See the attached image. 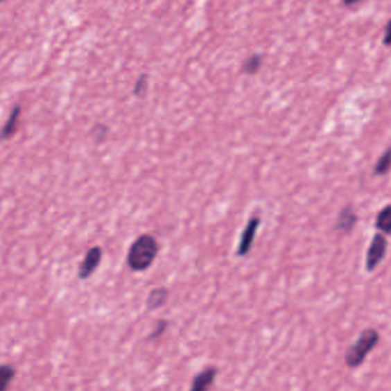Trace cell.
I'll return each mask as SVG.
<instances>
[{"label":"cell","mask_w":391,"mask_h":391,"mask_svg":"<svg viewBox=\"0 0 391 391\" xmlns=\"http://www.w3.org/2000/svg\"><path fill=\"white\" fill-rule=\"evenodd\" d=\"M3 1H5V0H0V3H3Z\"/></svg>","instance_id":"19"},{"label":"cell","mask_w":391,"mask_h":391,"mask_svg":"<svg viewBox=\"0 0 391 391\" xmlns=\"http://www.w3.org/2000/svg\"><path fill=\"white\" fill-rule=\"evenodd\" d=\"M21 116H22V105H15L10 110V116L7 118L6 123L0 128V141L10 140L19 133L21 125Z\"/></svg>","instance_id":"8"},{"label":"cell","mask_w":391,"mask_h":391,"mask_svg":"<svg viewBox=\"0 0 391 391\" xmlns=\"http://www.w3.org/2000/svg\"><path fill=\"white\" fill-rule=\"evenodd\" d=\"M170 325V322L166 320H157L156 325H155V329H153V332L148 336V341H156V340H159L162 336H164V333L166 332L167 327Z\"/></svg>","instance_id":"14"},{"label":"cell","mask_w":391,"mask_h":391,"mask_svg":"<svg viewBox=\"0 0 391 391\" xmlns=\"http://www.w3.org/2000/svg\"><path fill=\"white\" fill-rule=\"evenodd\" d=\"M262 63H263V56L261 54H253L245 61L241 71L246 75H255L262 67Z\"/></svg>","instance_id":"13"},{"label":"cell","mask_w":391,"mask_h":391,"mask_svg":"<svg viewBox=\"0 0 391 391\" xmlns=\"http://www.w3.org/2000/svg\"><path fill=\"white\" fill-rule=\"evenodd\" d=\"M108 134V128L103 124L95 125L94 128L92 130V135L94 137L95 141L105 140Z\"/></svg>","instance_id":"16"},{"label":"cell","mask_w":391,"mask_h":391,"mask_svg":"<svg viewBox=\"0 0 391 391\" xmlns=\"http://www.w3.org/2000/svg\"><path fill=\"white\" fill-rule=\"evenodd\" d=\"M159 253V244L150 234L139 236L130 245L128 264L130 270L144 271L153 266Z\"/></svg>","instance_id":"1"},{"label":"cell","mask_w":391,"mask_h":391,"mask_svg":"<svg viewBox=\"0 0 391 391\" xmlns=\"http://www.w3.org/2000/svg\"><path fill=\"white\" fill-rule=\"evenodd\" d=\"M17 374V370L10 364L0 365V391H7L10 389L12 382Z\"/></svg>","instance_id":"12"},{"label":"cell","mask_w":391,"mask_h":391,"mask_svg":"<svg viewBox=\"0 0 391 391\" xmlns=\"http://www.w3.org/2000/svg\"><path fill=\"white\" fill-rule=\"evenodd\" d=\"M383 44L385 46H391V19L385 24V31H383Z\"/></svg>","instance_id":"17"},{"label":"cell","mask_w":391,"mask_h":391,"mask_svg":"<svg viewBox=\"0 0 391 391\" xmlns=\"http://www.w3.org/2000/svg\"><path fill=\"white\" fill-rule=\"evenodd\" d=\"M380 342V333L375 329H365L351 346L349 347L345 355V363L349 369H357L365 362L370 352L374 350Z\"/></svg>","instance_id":"2"},{"label":"cell","mask_w":391,"mask_h":391,"mask_svg":"<svg viewBox=\"0 0 391 391\" xmlns=\"http://www.w3.org/2000/svg\"><path fill=\"white\" fill-rule=\"evenodd\" d=\"M148 91V76L141 75L134 85L133 93L137 98H144V95Z\"/></svg>","instance_id":"15"},{"label":"cell","mask_w":391,"mask_h":391,"mask_svg":"<svg viewBox=\"0 0 391 391\" xmlns=\"http://www.w3.org/2000/svg\"><path fill=\"white\" fill-rule=\"evenodd\" d=\"M102 257H103V251L100 246H93L89 248L84 257V260L79 264L78 272H77L79 279L85 281L91 277L101 263Z\"/></svg>","instance_id":"4"},{"label":"cell","mask_w":391,"mask_h":391,"mask_svg":"<svg viewBox=\"0 0 391 391\" xmlns=\"http://www.w3.org/2000/svg\"><path fill=\"white\" fill-rule=\"evenodd\" d=\"M388 251V241L385 235L376 232L371 244H370L365 255V269L367 272H373L376 268L385 260V255Z\"/></svg>","instance_id":"3"},{"label":"cell","mask_w":391,"mask_h":391,"mask_svg":"<svg viewBox=\"0 0 391 391\" xmlns=\"http://www.w3.org/2000/svg\"><path fill=\"white\" fill-rule=\"evenodd\" d=\"M357 222H358V216H357L355 209L351 205H347L340 211L339 214L336 216L334 229L336 232L349 235L355 229Z\"/></svg>","instance_id":"7"},{"label":"cell","mask_w":391,"mask_h":391,"mask_svg":"<svg viewBox=\"0 0 391 391\" xmlns=\"http://www.w3.org/2000/svg\"><path fill=\"white\" fill-rule=\"evenodd\" d=\"M375 229L382 235H391V204H387L379 211L375 218Z\"/></svg>","instance_id":"10"},{"label":"cell","mask_w":391,"mask_h":391,"mask_svg":"<svg viewBox=\"0 0 391 391\" xmlns=\"http://www.w3.org/2000/svg\"><path fill=\"white\" fill-rule=\"evenodd\" d=\"M168 295H170V292L166 287L162 286L153 288L148 295L147 301H146L147 309L153 311V310L159 309L162 306H165L167 300H168Z\"/></svg>","instance_id":"9"},{"label":"cell","mask_w":391,"mask_h":391,"mask_svg":"<svg viewBox=\"0 0 391 391\" xmlns=\"http://www.w3.org/2000/svg\"><path fill=\"white\" fill-rule=\"evenodd\" d=\"M391 171V146L387 148L381 156L379 157L373 166V174L375 176H383Z\"/></svg>","instance_id":"11"},{"label":"cell","mask_w":391,"mask_h":391,"mask_svg":"<svg viewBox=\"0 0 391 391\" xmlns=\"http://www.w3.org/2000/svg\"><path fill=\"white\" fill-rule=\"evenodd\" d=\"M342 1L346 6H354L356 3H360L362 0H342Z\"/></svg>","instance_id":"18"},{"label":"cell","mask_w":391,"mask_h":391,"mask_svg":"<svg viewBox=\"0 0 391 391\" xmlns=\"http://www.w3.org/2000/svg\"><path fill=\"white\" fill-rule=\"evenodd\" d=\"M218 370L216 366H207L193 376L189 391H209L218 378Z\"/></svg>","instance_id":"6"},{"label":"cell","mask_w":391,"mask_h":391,"mask_svg":"<svg viewBox=\"0 0 391 391\" xmlns=\"http://www.w3.org/2000/svg\"><path fill=\"white\" fill-rule=\"evenodd\" d=\"M260 225L261 218L258 216H253L248 218L246 227L241 232V239H239L238 247H237L238 257H246L251 252Z\"/></svg>","instance_id":"5"}]
</instances>
